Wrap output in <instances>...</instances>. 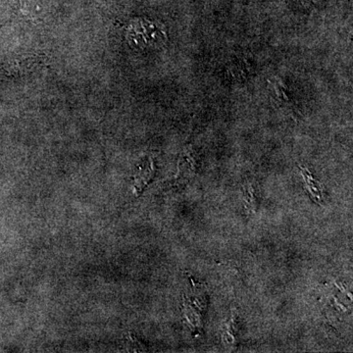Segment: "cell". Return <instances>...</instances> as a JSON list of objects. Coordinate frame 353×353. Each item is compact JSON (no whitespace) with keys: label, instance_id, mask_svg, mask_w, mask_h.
<instances>
[{"label":"cell","instance_id":"obj_1","mask_svg":"<svg viewBox=\"0 0 353 353\" xmlns=\"http://www.w3.org/2000/svg\"><path fill=\"white\" fill-rule=\"evenodd\" d=\"M157 31L155 25L146 20L134 19L127 28V39L131 44L139 46H145L155 39L153 34H148L150 32ZM157 41V39H155Z\"/></svg>","mask_w":353,"mask_h":353},{"label":"cell","instance_id":"obj_2","mask_svg":"<svg viewBox=\"0 0 353 353\" xmlns=\"http://www.w3.org/2000/svg\"><path fill=\"white\" fill-rule=\"evenodd\" d=\"M153 175V166L152 163L150 166L145 167V168L141 169V171L139 172L138 175H137L136 178V183H137V190H139V187H141V190L145 188L146 183L150 182L152 180Z\"/></svg>","mask_w":353,"mask_h":353}]
</instances>
